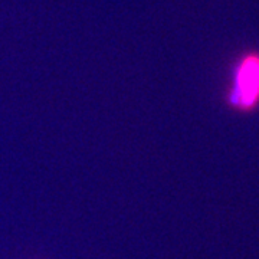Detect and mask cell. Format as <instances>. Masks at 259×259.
<instances>
[{"label":"cell","mask_w":259,"mask_h":259,"mask_svg":"<svg viewBox=\"0 0 259 259\" xmlns=\"http://www.w3.org/2000/svg\"><path fill=\"white\" fill-rule=\"evenodd\" d=\"M226 104L239 112L259 108V51L242 52L232 68V81L226 91Z\"/></svg>","instance_id":"1"}]
</instances>
